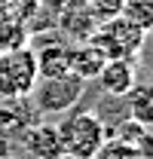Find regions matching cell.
Instances as JSON below:
<instances>
[{"mask_svg": "<svg viewBox=\"0 0 153 159\" xmlns=\"http://www.w3.org/2000/svg\"><path fill=\"white\" fill-rule=\"evenodd\" d=\"M61 150L67 159H95L101 144L107 141V125L95 110H67L61 113V122H55Z\"/></svg>", "mask_w": 153, "mask_h": 159, "instance_id": "cell-1", "label": "cell"}, {"mask_svg": "<svg viewBox=\"0 0 153 159\" xmlns=\"http://www.w3.org/2000/svg\"><path fill=\"white\" fill-rule=\"evenodd\" d=\"M86 92V83L74 74H61V77H49V80H37L31 95H34V107L43 116H61L67 110H74L80 98Z\"/></svg>", "mask_w": 153, "mask_h": 159, "instance_id": "cell-2", "label": "cell"}, {"mask_svg": "<svg viewBox=\"0 0 153 159\" xmlns=\"http://www.w3.org/2000/svg\"><path fill=\"white\" fill-rule=\"evenodd\" d=\"M144 31H138L135 25L123 19V16H116L110 21H101L95 28V34L89 37V43L101 49V55L110 61V58H129L135 61L141 55V49H144Z\"/></svg>", "mask_w": 153, "mask_h": 159, "instance_id": "cell-3", "label": "cell"}, {"mask_svg": "<svg viewBox=\"0 0 153 159\" xmlns=\"http://www.w3.org/2000/svg\"><path fill=\"white\" fill-rule=\"evenodd\" d=\"M37 83V61L31 46L0 52V98H28Z\"/></svg>", "mask_w": 153, "mask_h": 159, "instance_id": "cell-4", "label": "cell"}, {"mask_svg": "<svg viewBox=\"0 0 153 159\" xmlns=\"http://www.w3.org/2000/svg\"><path fill=\"white\" fill-rule=\"evenodd\" d=\"M21 135H25V153L31 159H64L55 122H34Z\"/></svg>", "mask_w": 153, "mask_h": 159, "instance_id": "cell-5", "label": "cell"}, {"mask_svg": "<svg viewBox=\"0 0 153 159\" xmlns=\"http://www.w3.org/2000/svg\"><path fill=\"white\" fill-rule=\"evenodd\" d=\"M98 89L110 98H126V92L138 83V74H135V61L129 58H110L104 61V67L98 70Z\"/></svg>", "mask_w": 153, "mask_h": 159, "instance_id": "cell-6", "label": "cell"}, {"mask_svg": "<svg viewBox=\"0 0 153 159\" xmlns=\"http://www.w3.org/2000/svg\"><path fill=\"white\" fill-rule=\"evenodd\" d=\"M67 52H71V46L61 43V40H55V37H49L43 46H37V49H34L37 80H49V77L71 74V70H67Z\"/></svg>", "mask_w": 153, "mask_h": 159, "instance_id": "cell-7", "label": "cell"}, {"mask_svg": "<svg viewBox=\"0 0 153 159\" xmlns=\"http://www.w3.org/2000/svg\"><path fill=\"white\" fill-rule=\"evenodd\" d=\"M104 55H101V49H95L89 40L86 43H74L71 46V52H67V70L80 77L83 83H89V80L98 77V70L104 67Z\"/></svg>", "mask_w": 153, "mask_h": 159, "instance_id": "cell-8", "label": "cell"}, {"mask_svg": "<svg viewBox=\"0 0 153 159\" xmlns=\"http://www.w3.org/2000/svg\"><path fill=\"white\" fill-rule=\"evenodd\" d=\"M58 28L74 40V43H86V40L95 34L98 19L89 12V6H71V9H61V16H58Z\"/></svg>", "mask_w": 153, "mask_h": 159, "instance_id": "cell-9", "label": "cell"}, {"mask_svg": "<svg viewBox=\"0 0 153 159\" xmlns=\"http://www.w3.org/2000/svg\"><path fill=\"white\" fill-rule=\"evenodd\" d=\"M107 138H116L123 141V144H132L141 150V156L150 159L153 156V147H150V125H141V122H135V119H119L114 129H107Z\"/></svg>", "mask_w": 153, "mask_h": 159, "instance_id": "cell-10", "label": "cell"}, {"mask_svg": "<svg viewBox=\"0 0 153 159\" xmlns=\"http://www.w3.org/2000/svg\"><path fill=\"white\" fill-rule=\"evenodd\" d=\"M126 101H129V119L141 122V125L153 122V89L147 83H135L126 92Z\"/></svg>", "mask_w": 153, "mask_h": 159, "instance_id": "cell-11", "label": "cell"}, {"mask_svg": "<svg viewBox=\"0 0 153 159\" xmlns=\"http://www.w3.org/2000/svg\"><path fill=\"white\" fill-rule=\"evenodd\" d=\"M28 119H31V113H28V107H25V98H9L0 107V135H3V132L9 135L12 129H21V132H25V129L31 125Z\"/></svg>", "mask_w": 153, "mask_h": 159, "instance_id": "cell-12", "label": "cell"}, {"mask_svg": "<svg viewBox=\"0 0 153 159\" xmlns=\"http://www.w3.org/2000/svg\"><path fill=\"white\" fill-rule=\"evenodd\" d=\"M119 16L129 21V25H135L138 31L147 34L153 28V0H126Z\"/></svg>", "mask_w": 153, "mask_h": 159, "instance_id": "cell-13", "label": "cell"}, {"mask_svg": "<svg viewBox=\"0 0 153 159\" xmlns=\"http://www.w3.org/2000/svg\"><path fill=\"white\" fill-rule=\"evenodd\" d=\"M25 46V28L16 19H3L0 21V52H9V49H19Z\"/></svg>", "mask_w": 153, "mask_h": 159, "instance_id": "cell-14", "label": "cell"}, {"mask_svg": "<svg viewBox=\"0 0 153 159\" xmlns=\"http://www.w3.org/2000/svg\"><path fill=\"white\" fill-rule=\"evenodd\" d=\"M95 159H144V156H141V150L132 147V144H123V141H116V138H107L101 144V150L95 153Z\"/></svg>", "mask_w": 153, "mask_h": 159, "instance_id": "cell-15", "label": "cell"}, {"mask_svg": "<svg viewBox=\"0 0 153 159\" xmlns=\"http://www.w3.org/2000/svg\"><path fill=\"white\" fill-rule=\"evenodd\" d=\"M123 3H126V0H86V6H89V12L98 19V25L116 19V16L123 12Z\"/></svg>", "mask_w": 153, "mask_h": 159, "instance_id": "cell-16", "label": "cell"}, {"mask_svg": "<svg viewBox=\"0 0 153 159\" xmlns=\"http://www.w3.org/2000/svg\"><path fill=\"white\" fill-rule=\"evenodd\" d=\"M55 9H71V6H86V0H52Z\"/></svg>", "mask_w": 153, "mask_h": 159, "instance_id": "cell-17", "label": "cell"}]
</instances>
